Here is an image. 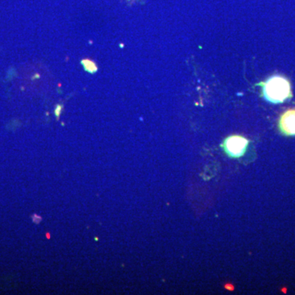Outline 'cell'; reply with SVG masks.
Listing matches in <instances>:
<instances>
[{"instance_id":"cell-1","label":"cell","mask_w":295,"mask_h":295,"mask_svg":"<svg viewBox=\"0 0 295 295\" xmlns=\"http://www.w3.org/2000/svg\"><path fill=\"white\" fill-rule=\"evenodd\" d=\"M263 96L272 103H280L292 97L290 82L281 75H273L262 83Z\"/></svg>"},{"instance_id":"cell-2","label":"cell","mask_w":295,"mask_h":295,"mask_svg":"<svg viewBox=\"0 0 295 295\" xmlns=\"http://www.w3.org/2000/svg\"><path fill=\"white\" fill-rule=\"evenodd\" d=\"M249 140L241 135H231L226 138L223 143V148L231 157H239L245 153Z\"/></svg>"},{"instance_id":"cell-3","label":"cell","mask_w":295,"mask_h":295,"mask_svg":"<svg viewBox=\"0 0 295 295\" xmlns=\"http://www.w3.org/2000/svg\"><path fill=\"white\" fill-rule=\"evenodd\" d=\"M279 128L285 135H295V108L288 109L282 113L279 120Z\"/></svg>"},{"instance_id":"cell-4","label":"cell","mask_w":295,"mask_h":295,"mask_svg":"<svg viewBox=\"0 0 295 295\" xmlns=\"http://www.w3.org/2000/svg\"><path fill=\"white\" fill-rule=\"evenodd\" d=\"M83 64H84V66L85 67V69L90 72H94V71H96V66L94 64V62H90V61H88V60H85V61H83Z\"/></svg>"},{"instance_id":"cell-5","label":"cell","mask_w":295,"mask_h":295,"mask_svg":"<svg viewBox=\"0 0 295 295\" xmlns=\"http://www.w3.org/2000/svg\"><path fill=\"white\" fill-rule=\"evenodd\" d=\"M32 220H33V221L35 223H39L40 221H41V217L40 216H39L38 215H36V214H35V215H33L32 216Z\"/></svg>"},{"instance_id":"cell-6","label":"cell","mask_w":295,"mask_h":295,"mask_svg":"<svg viewBox=\"0 0 295 295\" xmlns=\"http://www.w3.org/2000/svg\"><path fill=\"white\" fill-rule=\"evenodd\" d=\"M60 111H61V108L59 107V108H58L57 110H56V115H57V116H59V114H60Z\"/></svg>"}]
</instances>
